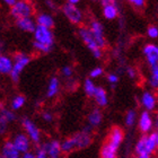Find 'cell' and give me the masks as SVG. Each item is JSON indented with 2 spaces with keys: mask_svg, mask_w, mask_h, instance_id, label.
Instances as JSON below:
<instances>
[{
  "mask_svg": "<svg viewBox=\"0 0 158 158\" xmlns=\"http://www.w3.org/2000/svg\"><path fill=\"white\" fill-rule=\"evenodd\" d=\"M46 5H48V6H49L51 9L56 8V5H54V2H50V1H48V2H46Z\"/></svg>",
  "mask_w": 158,
  "mask_h": 158,
  "instance_id": "obj_43",
  "label": "cell"
},
{
  "mask_svg": "<svg viewBox=\"0 0 158 158\" xmlns=\"http://www.w3.org/2000/svg\"><path fill=\"white\" fill-rule=\"evenodd\" d=\"M16 25L22 31L28 32V33H34L37 27V25L32 18H23V19L16 20Z\"/></svg>",
  "mask_w": 158,
  "mask_h": 158,
  "instance_id": "obj_15",
  "label": "cell"
},
{
  "mask_svg": "<svg viewBox=\"0 0 158 158\" xmlns=\"http://www.w3.org/2000/svg\"><path fill=\"white\" fill-rule=\"evenodd\" d=\"M22 158H37L36 157V154H33V152H26V154H24L23 157Z\"/></svg>",
  "mask_w": 158,
  "mask_h": 158,
  "instance_id": "obj_41",
  "label": "cell"
},
{
  "mask_svg": "<svg viewBox=\"0 0 158 158\" xmlns=\"http://www.w3.org/2000/svg\"><path fill=\"white\" fill-rule=\"evenodd\" d=\"M1 155L5 158H20V152L14 146L13 141H6L1 147Z\"/></svg>",
  "mask_w": 158,
  "mask_h": 158,
  "instance_id": "obj_14",
  "label": "cell"
},
{
  "mask_svg": "<svg viewBox=\"0 0 158 158\" xmlns=\"http://www.w3.org/2000/svg\"><path fill=\"white\" fill-rule=\"evenodd\" d=\"M152 78L158 80V64L155 67H152Z\"/></svg>",
  "mask_w": 158,
  "mask_h": 158,
  "instance_id": "obj_38",
  "label": "cell"
},
{
  "mask_svg": "<svg viewBox=\"0 0 158 158\" xmlns=\"http://www.w3.org/2000/svg\"><path fill=\"white\" fill-rule=\"evenodd\" d=\"M59 89H60L59 79L56 78V77H52L49 81V86H48V94H46V96H48V97H53V96H56V94L59 93Z\"/></svg>",
  "mask_w": 158,
  "mask_h": 158,
  "instance_id": "obj_21",
  "label": "cell"
},
{
  "mask_svg": "<svg viewBox=\"0 0 158 158\" xmlns=\"http://www.w3.org/2000/svg\"><path fill=\"white\" fill-rule=\"evenodd\" d=\"M107 80L111 84H116L118 81V77L116 75H114V73H110L109 76H107Z\"/></svg>",
  "mask_w": 158,
  "mask_h": 158,
  "instance_id": "obj_36",
  "label": "cell"
},
{
  "mask_svg": "<svg viewBox=\"0 0 158 158\" xmlns=\"http://www.w3.org/2000/svg\"><path fill=\"white\" fill-rule=\"evenodd\" d=\"M53 34L49 28L42 26H37L34 32V48L43 53H48L51 51L53 45Z\"/></svg>",
  "mask_w": 158,
  "mask_h": 158,
  "instance_id": "obj_1",
  "label": "cell"
},
{
  "mask_svg": "<svg viewBox=\"0 0 158 158\" xmlns=\"http://www.w3.org/2000/svg\"><path fill=\"white\" fill-rule=\"evenodd\" d=\"M11 16L16 20L23 18H31L33 14V6L27 1H17L10 9Z\"/></svg>",
  "mask_w": 158,
  "mask_h": 158,
  "instance_id": "obj_5",
  "label": "cell"
},
{
  "mask_svg": "<svg viewBox=\"0 0 158 158\" xmlns=\"http://www.w3.org/2000/svg\"><path fill=\"white\" fill-rule=\"evenodd\" d=\"M73 139L76 145V149H84L87 148L90 143H92V137L90 133L86 131H80L78 133H76L75 135H73Z\"/></svg>",
  "mask_w": 158,
  "mask_h": 158,
  "instance_id": "obj_10",
  "label": "cell"
},
{
  "mask_svg": "<svg viewBox=\"0 0 158 158\" xmlns=\"http://www.w3.org/2000/svg\"><path fill=\"white\" fill-rule=\"evenodd\" d=\"M13 143L20 154L24 155L26 152H30L31 140L26 135H24V133H17L13 139Z\"/></svg>",
  "mask_w": 158,
  "mask_h": 158,
  "instance_id": "obj_9",
  "label": "cell"
},
{
  "mask_svg": "<svg viewBox=\"0 0 158 158\" xmlns=\"http://www.w3.org/2000/svg\"><path fill=\"white\" fill-rule=\"evenodd\" d=\"M16 2H17L16 0H6V1H5V3H7V5H9V6H11V7H13Z\"/></svg>",
  "mask_w": 158,
  "mask_h": 158,
  "instance_id": "obj_42",
  "label": "cell"
},
{
  "mask_svg": "<svg viewBox=\"0 0 158 158\" xmlns=\"http://www.w3.org/2000/svg\"><path fill=\"white\" fill-rule=\"evenodd\" d=\"M149 82H150V86H152V87H154V88H158V80H156V79H154V78L150 77Z\"/></svg>",
  "mask_w": 158,
  "mask_h": 158,
  "instance_id": "obj_40",
  "label": "cell"
},
{
  "mask_svg": "<svg viewBox=\"0 0 158 158\" xmlns=\"http://www.w3.org/2000/svg\"><path fill=\"white\" fill-rule=\"evenodd\" d=\"M146 147H147V152H148L149 155L155 150L156 147H158L157 138H156L155 132L149 135H146Z\"/></svg>",
  "mask_w": 158,
  "mask_h": 158,
  "instance_id": "obj_24",
  "label": "cell"
},
{
  "mask_svg": "<svg viewBox=\"0 0 158 158\" xmlns=\"http://www.w3.org/2000/svg\"><path fill=\"white\" fill-rule=\"evenodd\" d=\"M7 128H8V122L0 116V135H3L7 131Z\"/></svg>",
  "mask_w": 158,
  "mask_h": 158,
  "instance_id": "obj_33",
  "label": "cell"
},
{
  "mask_svg": "<svg viewBox=\"0 0 158 158\" xmlns=\"http://www.w3.org/2000/svg\"><path fill=\"white\" fill-rule=\"evenodd\" d=\"M0 158H5V157H3L2 155H1V152H0Z\"/></svg>",
  "mask_w": 158,
  "mask_h": 158,
  "instance_id": "obj_47",
  "label": "cell"
},
{
  "mask_svg": "<svg viewBox=\"0 0 158 158\" xmlns=\"http://www.w3.org/2000/svg\"><path fill=\"white\" fill-rule=\"evenodd\" d=\"M73 149H76V145H75L73 137L66 139L61 142V152H73Z\"/></svg>",
  "mask_w": 158,
  "mask_h": 158,
  "instance_id": "obj_26",
  "label": "cell"
},
{
  "mask_svg": "<svg viewBox=\"0 0 158 158\" xmlns=\"http://www.w3.org/2000/svg\"><path fill=\"white\" fill-rule=\"evenodd\" d=\"M122 140H123V131L120 128L115 127L112 129L111 133L109 135V140L106 141V143L118 150L120 145L122 143Z\"/></svg>",
  "mask_w": 158,
  "mask_h": 158,
  "instance_id": "obj_12",
  "label": "cell"
},
{
  "mask_svg": "<svg viewBox=\"0 0 158 158\" xmlns=\"http://www.w3.org/2000/svg\"><path fill=\"white\" fill-rule=\"evenodd\" d=\"M63 14L73 24H80L82 22V11L75 5H70L67 2L62 7Z\"/></svg>",
  "mask_w": 158,
  "mask_h": 158,
  "instance_id": "obj_7",
  "label": "cell"
},
{
  "mask_svg": "<svg viewBox=\"0 0 158 158\" xmlns=\"http://www.w3.org/2000/svg\"><path fill=\"white\" fill-rule=\"evenodd\" d=\"M84 89H85L86 95L89 96V97H94L95 95V92L97 89V86L93 82L92 79H86L85 82H84Z\"/></svg>",
  "mask_w": 158,
  "mask_h": 158,
  "instance_id": "obj_25",
  "label": "cell"
},
{
  "mask_svg": "<svg viewBox=\"0 0 158 158\" xmlns=\"http://www.w3.org/2000/svg\"><path fill=\"white\" fill-rule=\"evenodd\" d=\"M61 142L58 140H49L40 146L36 152L37 158H59L61 154Z\"/></svg>",
  "mask_w": 158,
  "mask_h": 158,
  "instance_id": "obj_2",
  "label": "cell"
},
{
  "mask_svg": "<svg viewBox=\"0 0 158 158\" xmlns=\"http://www.w3.org/2000/svg\"><path fill=\"white\" fill-rule=\"evenodd\" d=\"M88 28L92 32L93 36L95 39L96 43H97V45L101 49H103L106 44L105 37H104V28H103V25L99 22H97V20H92Z\"/></svg>",
  "mask_w": 158,
  "mask_h": 158,
  "instance_id": "obj_8",
  "label": "cell"
},
{
  "mask_svg": "<svg viewBox=\"0 0 158 158\" xmlns=\"http://www.w3.org/2000/svg\"><path fill=\"white\" fill-rule=\"evenodd\" d=\"M127 73H128V76L130 77V78H135V70L133 69V68H128Z\"/></svg>",
  "mask_w": 158,
  "mask_h": 158,
  "instance_id": "obj_39",
  "label": "cell"
},
{
  "mask_svg": "<svg viewBox=\"0 0 158 158\" xmlns=\"http://www.w3.org/2000/svg\"><path fill=\"white\" fill-rule=\"evenodd\" d=\"M94 99H95V102L97 103L98 106L107 105L109 99H107V95H106L105 89L102 88V87H97V89H96V92H95V95H94Z\"/></svg>",
  "mask_w": 158,
  "mask_h": 158,
  "instance_id": "obj_20",
  "label": "cell"
},
{
  "mask_svg": "<svg viewBox=\"0 0 158 158\" xmlns=\"http://www.w3.org/2000/svg\"><path fill=\"white\" fill-rule=\"evenodd\" d=\"M104 5L103 8V14L106 19H114L118 15V7L115 5V2H111V1H102Z\"/></svg>",
  "mask_w": 158,
  "mask_h": 158,
  "instance_id": "obj_13",
  "label": "cell"
},
{
  "mask_svg": "<svg viewBox=\"0 0 158 158\" xmlns=\"http://www.w3.org/2000/svg\"><path fill=\"white\" fill-rule=\"evenodd\" d=\"M156 138H157V143H158V116H157V123H156Z\"/></svg>",
  "mask_w": 158,
  "mask_h": 158,
  "instance_id": "obj_44",
  "label": "cell"
},
{
  "mask_svg": "<svg viewBox=\"0 0 158 158\" xmlns=\"http://www.w3.org/2000/svg\"><path fill=\"white\" fill-rule=\"evenodd\" d=\"M116 154H118V150L112 148L106 142L102 146V149H101V158H116Z\"/></svg>",
  "mask_w": 158,
  "mask_h": 158,
  "instance_id": "obj_23",
  "label": "cell"
},
{
  "mask_svg": "<svg viewBox=\"0 0 158 158\" xmlns=\"http://www.w3.org/2000/svg\"><path fill=\"white\" fill-rule=\"evenodd\" d=\"M101 122H102V113H101V111L97 109L93 110L90 114L88 115V124L93 128V127L99 125Z\"/></svg>",
  "mask_w": 158,
  "mask_h": 158,
  "instance_id": "obj_22",
  "label": "cell"
},
{
  "mask_svg": "<svg viewBox=\"0 0 158 158\" xmlns=\"http://www.w3.org/2000/svg\"><path fill=\"white\" fill-rule=\"evenodd\" d=\"M36 23L37 26L45 27V28H49V30H51L54 26V19L49 14H40L36 18Z\"/></svg>",
  "mask_w": 158,
  "mask_h": 158,
  "instance_id": "obj_19",
  "label": "cell"
},
{
  "mask_svg": "<svg viewBox=\"0 0 158 158\" xmlns=\"http://www.w3.org/2000/svg\"><path fill=\"white\" fill-rule=\"evenodd\" d=\"M78 2H79V0H69V1H68V3H70V5H75V6H76Z\"/></svg>",
  "mask_w": 158,
  "mask_h": 158,
  "instance_id": "obj_45",
  "label": "cell"
},
{
  "mask_svg": "<svg viewBox=\"0 0 158 158\" xmlns=\"http://www.w3.org/2000/svg\"><path fill=\"white\" fill-rule=\"evenodd\" d=\"M141 103L145 106V109L148 111H152L156 106V98L150 92H145L141 96Z\"/></svg>",
  "mask_w": 158,
  "mask_h": 158,
  "instance_id": "obj_18",
  "label": "cell"
},
{
  "mask_svg": "<svg viewBox=\"0 0 158 158\" xmlns=\"http://www.w3.org/2000/svg\"><path fill=\"white\" fill-rule=\"evenodd\" d=\"M0 56H1V53H0Z\"/></svg>",
  "mask_w": 158,
  "mask_h": 158,
  "instance_id": "obj_48",
  "label": "cell"
},
{
  "mask_svg": "<svg viewBox=\"0 0 158 158\" xmlns=\"http://www.w3.org/2000/svg\"><path fill=\"white\" fill-rule=\"evenodd\" d=\"M130 3H132L135 7H143L145 6V1H143V0H131Z\"/></svg>",
  "mask_w": 158,
  "mask_h": 158,
  "instance_id": "obj_37",
  "label": "cell"
},
{
  "mask_svg": "<svg viewBox=\"0 0 158 158\" xmlns=\"http://www.w3.org/2000/svg\"><path fill=\"white\" fill-rule=\"evenodd\" d=\"M14 61L8 56H0V75H10Z\"/></svg>",
  "mask_w": 158,
  "mask_h": 158,
  "instance_id": "obj_17",
  "label": "cell"
},
{
  "mask_svg": "<svg viewBox=\"0 0 158 158\" xmlns=\"http://www.w3.org/2000/svg\"><path fill=\"white\" fill-rule=\"evenodd\" d=\"M147 34L150 39H157L158 37V28L156 26H150L147 30Z\"/></svg>",
  "mask_w": 158,
  "mask_h": 158,
  "instance_id": "obj_31",
  "label": "cell"
},
{
  "mask_svg": "<svg viewBox=\"0 0 158 158\" xmlns=\"http://www.w3.org/2000/svg\"><path fill=\"white\" fill-rule=\"evenodd\" d=\"M0 116L5 118L8 123L16 120V114H15L13 111H10V110H8V109H5V107H1V109H0Z\"/></svg>",
  "mask_w": 158,
  "mask_h": 158,
  "instance_id": "obj_28",
  "label": "cell"
},
{
  "mask_svg": "<svg viewBox=\"0 0 158 158\" xmlns=\"http://www.w3.org/2000/svg\"><path fill=\"white\" fill-rule=\"evenodd\" d=\"M102 73H103V69L101 68V67H96V68H94V69L90 71V77L92 78H97V77L99 76H102Z\"/></svg>",
  "mask_w": 158,
  "mask_h": 158,
  "instance_id": "obj_32",
  "label": "cell"
},
{
  "mask_svg": "<svg viewBox=\"0 0 158 158\" xmlns=\"http://www.w3.org/2000/svg\"><path fill=\"white\" fill-rule=\"evenodd\" d=\"M143 54L146 56L147 62L150 67H155L158 64V46L155 44H147L143 48Z\"/></svg>",
  "mask_w": 158,
  "mask_h": 158,
  "instance_id": "obj_11",
  "label": "cell"
},
{
  "mask_svg": "<svg viewBox=\"0 0 158 158\" xmlns=\"http://www.w3.org/2000/svg\"><path fill=\"white\" fill-rule=\"evenodd\" d=\"M138 158H150V155L149 154H143V155H139Z\"/></svg>",
  "mask_w": 158,
  "mask_h": 158,
  "instance_id": "obj_46",
  "label": "cell"
},
{
  "mask_svg": "<svg viewBox=\"0 0 158 158\" xmlns=\"http://www.w3.org/2000/svg\"><path fill=\"white\" fill-rule=\"evenodd\" d=\"M73 70L70 66H66L62 68V75L64 77H67V78H70V77L73 76Z\"/></svg>",
  "mask_w": 158,
  "mask_h": 158,
  "instance_id": "obj_34",
  "label": "cell"
},
{
  "mask_svg": "<svg viewBox=\"0 0 158 158\" xmlns=\"http://www.w3.org/2000/svg\"><path fill=\"white\" fill-rule=\"evenodd\" d=\"M135 152L139 155H143V154H148L147 152V147H146V137H142L135 146Z\"/></svg>",
  "mask_w": 158,
  "mask_h": 158,
  "instance_id": "obj_29",
  "label": "cell"
},
{
  "mask_svg": "<svg viewBox=\"0 0 158 158\" xmlns=\"http://www.w3.org/2000/svg\"><path fill=\"white\" fill-rule=\"evenodd\" d=\"M42 118L45 122H52L53 121V114L52 113H50V112H43Z\"/></svg>",
  "mask_w": 158,
  "mask_h": 158,
  "instance_id": "obj_35",
  "label": "cell"
},
{
  "mask_svg": "<svg viewBox=\"0 0 158 158\" xmlns=\"http://www.w3.org/2000/svg\"><path fill=\"white\" fill-rule=\"evenodd\" d=\"M31 58L25 53H17L15 58H14V66L11 73H10V78L11 80L15 82H17L19 80V76L22 71L24 70V68L30 63Z\"/></svg>",
  "mask_w": 158,
  "mask_h": 158,
  "instance_id": "obj_4",
  "label": "cell"
},
{
  "mask_svg": "<svg viewBox=\"0 0 158 158\" xmlns=\"http://www.w3.org/2000/svg\"><path fill=\"white\" fill-rule=\"evenodd\" d=\"M22 124H23L24 130L26 131L27 137L30 138L31 141L35 142V143H39L40 140H41V131H40L39 127L28 118H23Z\"/></svg>",
  "mask_w": 158,
  "mask_h": 158,
  "instance_id": "obj_6",
  "label": "cell"
},
{
  "mask_svg": "<svg viewBox=\"0 0 158 158\" xmlns=\"http://www.w3.org/2000/svg\"><path fill=\"white\" fill-rule=\"evenodd\" d=\"M152 127V120L149 112H147V111L142 112L140 118H139V128H140V130L143 133H146V132L150 131Z\"/></svg>",
  "mask_w": 158,
  "mask_h": 158,
  "instance_id": "obj_16",
  "label": "cell"
},
{
  "mask_svg": "<svg viewBox=\"0 0 158 158\" xmlns=\"http://www.w3.org/2000/svg\"><path fill=\"white\" fill-rule=\"evenodd\" d=\"M79 36L81 37V40L84 41L87 48H88L90 51H92L93 56L99 59L101 56H102V49L97 45V43H96L95 39L93 36L92 32L89 30L88 27H81V28H79Z\"/></svg>",
  "mask_w": 158,
  "mask_h": 158,
  "instance_id": "obj_3",
  "label": "cell"
},
{
  "mask_svg": "<svg viewBox=\"0 0 158 158\" xmlns=\"http://www.w3.org/2000/svg\"><path fill=\"white\" fill-rule=\"evenodd\" d=\"M135 118H137L135 112L133 111V110H130V111L127 113V115H125V124L128 125V127L133 125L135 122Z\"/></svg>",
  "mask_w": 158,
  "mask_h": 158,
  "instance_id": "obj_30",
  "label": "cell"
},
{
  "mask_svg": "<svg viewBox=\"0 0 158 158\" xmlns=\"http://www.w3.org/2000/svg\"><path fill=\"white\" fill-rule=\"evenodd\" d=\"M25 102H26L25 96H23V95L15 96V97L13 98V101H11V109L13 110L22 109V107L24 106V104H25Z\"/></svg>",
  "mask_w": 158,
  "mask_h": 158,
  "instance_id": "obj_27",
  "label": "cell"
}]
</instances>
